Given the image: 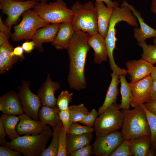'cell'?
Listing matches in <instances>:
<instances>
[{"instance_id":"836d02e7","label":"cell","mask_w":156,"mask_h":156,"mask_svg":"<svg viewBox=\"0 0 156 156\" xmlns=\"http://www.w3.org/2000/svg\"><path fill=\"white\" fill-rule=\"evenodd\" d=\"M73 93L68 91H62L56 99V106L60 111L69 109V104L71 102Z\"/></svg>"},{"instance_id":"3957f363","label":"cell","mask_w":156,"mask_h":156,"mask_svg":"<svg viewBox=\"0 0 156 156\" xmlns=\"http://www.w3.org/2000/svg\"><path fill=\"white\" fill-rule=\"evenodd\" d=\"M70 9L73 12L71 23L75 31L81 30L90 36L98 33L97 12L92 1L84 3L76 1Z\"/></svg>"},{"instance_id":"ee69618b","label":"cell","mask_w":156,"mask_h":156,"mask_svg":"<svg viewBox=\"0 0 156 156\" xmlns=\"http://www.w3.org/2000/svg\"><path fill=\"white\" fill-rule=\"evenodd\" d=\"M145 108L151 113L156 114V98L144 104Z\"/></svg>"},{"instance_id":"74e56055","label":"cell","mask_w":156,"mask_h":156,"mask_svg":"<svg viewBox=\"0 0 156 156\" xmlns=\"http://www.w3.org/2000/svg\"><path fill=\"white\" fill-rule=\"evenodd\" d=\"M58 115L65 130L67 133L70 121V114L69 109L65 110L60 111Z\"/></svg>"},{"instance_id":"1f68e13d","label":"cell","mask_w":156,"mask_h":156,"mask_svg":"<svg viewBox=\"0 0 156 156\" xmlns=\"http://www.w3.org/2000/svg\"><path fill=\"white\" fill-rule=\"evenodd\" d=\"M146 114L151 131V148L154 151L156 147V114H153L141 105Z\"/></svg>"},{"instance_id":"f907efd6","label":"cell","mask_w":156,"mask_h":156,"mask_svg":"<svg viewBox=\"0 0 156 156\" xmlns=\"http://www.w3.org/2000/svg\"><path fill=\"white\" fill-rule=\"evenodd\" d=\"M6 70L4 62L2 59L0 57V74L1 75L4 73Z\"/></svg>"},{"instance_id":"8992f818","label":"cell","mask_w":156,"mask_h":156,"mask_svg":"<svg viewBox=\"0 0 156 156\" xmlns=\"http://www.w3.org/2000/svg\"><path fill=\"white\" fill-rule=\"evenodd\" d=\"M32 10L42 19L48 23L59 24L66 22H71L73 12L63 0L55 1L39 2Z\"/></svg>"},{"instance_id":"ac0fdd59","label":"cell","mask_w":156,"mask_h":156,"mask_svg":"<svg viewBox=\"0 0 156 156\" xmlns=\"http://www.w3.org/2000/svg\"><path fill=\"white\" fill-rule=\"evenodd\" d=\"M122 5L128 6L139 22L140 28L135 27L133 30L134 37L138 42L145 41L152 37H156V29L151 27L144 22L140 13L133 6L129 4L125 0L123 1Z\"/></svg>"},{"instance_id":"681fc988","label":"cell","mask_w":156,"mask_h":156,"mask_svg":"<svg viewBox=\"0 0 156 156\" xmlns=\"http://www.w3.org/2000/svg\"><path fill=\"white\" fill-rule=\"evenodd\" d=\"M155 98H156V81H153L151 89V99Z\"/></svg>"},{"instance_id":"7c38bea8","label":"cell","mask_w":156,"mask_h":156,"mask_svg":"<svg viewBox=\"0 0 156 156\" xmlns=\"http://www.w3.org/2000/svg\"><path fill=\"white\" fill-rule=\"evenodd\" d=\"M153 82L149 75L137 81L129 83L132 96L130 106L135 108L151 100Z\"/></svg>"},{"instance_id":"816d5d0a","label":"cell","mask_w":156,"mask_h":156,"mask_svg":"<svg viewBox=\"0 0 156 156\" xmlns=\"http://www.w3.org/2000/svg\"><path fill=\"white\" fill-rule=\"evenodd\" d=\"M150 76L153 81H156V66H153Z\"/></svg>"},{"instance_id":"30bf717a","label":"cell","mask_w":156,"mask_h":156,"mask_svg":"<svg viewBox=\"0 0 156 156\" xmlns=\"http://www.w3.org/2000/svg\"><path fill=\"white\" fill-rule=\"evenodd\" d=\"M37 1L29 0L19 1L14 0H0V9L7 15L6 25L11 30L24 12L33 8Z\"/></svg>"},{"instance_id":"b9f144b4","label":"cell","mask_w":156,"mask_h":156,"mask_svg":"<svg viewBox=\"0 0 156 156\" xmlns=\"http://www.w3.org/2000/svg\"><path fill=\"white\" fill-rule=\"evenodd\" d=\"M24 51L21 46H18L14 48L11 53V55L12 56H15L18 57L20 60H22L25 58Z\"/></svg>"},{"instance_id":"4dcf8cb0","label":"cell","mask_w":156,"mask_h":156,"mask_svg":"<svg viewBox=\"0 0 156 156\" xmlns=\"http://www.w3.org/2000/svg\"><path fill=\"white\" fill-rule=\"evenodd\" d=\"M143 50L142 58L152 64L156 63V44H147L145 41L138 42Z\"/></svg>"},{"instance_id":"f35d334b","label":"cell","mask_w":156,"mask_h":156,"mask_svg":"<svg viewBox=\"0 0 156 156\" xmlns=\"http://www.w3.org/2000/svg\"><path fill=\"white\" fill-rule=\"evenodd\" d=\"M92 145L89 144L71 153L70 156H90L92 155Z\"/></svg>"},{"instance_id":"e575fe53","label":"cell","mask_w":156,"mask_h":156,"mask_svg":"<svg viewBox=\"0 0 156 156\" xmlns=\"http://www.w3.org/2000/svg\"><path fill=\"white\" fill-rule=\"evenodd\" d=\"M67 133L62 124L59 131L58 149L57 156H67L66 152Z\"/></svg>"},{"instance_id":"cb8c5ba5","label":"cell","mask_w":156,"mask_h":156,"mask_svg":"<svg viewBox=\"0 0 156 156\" xmlns=\"http://www.w3.org/2000/svg\"><path fill=\"white\" fill-rule=\"evenodd\" d=\"M60 111L56 106L51 107L42 105L39 112V120L49 125L52 129L54 128L62 123L58 115Z\"/></svg>"},{"instance_id":"8d00e7d4","label":"cell","mask_w":156,"mask_h":156,"mask_svg":"<svg viewBox=\"0 0 156 156\" xmlns=\"http://www.w3.org/2000/svg\"><path fill=\"white\" fill-rule=\"evenodd\" d=\"M99 116L98 112L93 108L88 114L79 122L80 124L91 127H93L94 122Z\"/></svg>"},{"instance_id":"60d3db41","label":"cell","mask_w":156,"mask_h":156,"mask_svg":"<svg viewBox=\"0 0 156 156\" xmlns=\"http://www.w3.org/2000/svg\"><path fill=\"white\" fill-rule=\"evenodd\" d=\"M6 135L3 121L0 118V144L1 146H6L8 142L5 139Z\"/></svg>"},{"instance_id":"7a4b0ae2","label":"cell","mask_w":156,"mask_h":156,"mask_svg":"<svg viewBox=\"0 0 156 156\" xmlns=\"http://www.w3.org/2000/svg\"><path fill=\"white\" fill-rule=\"evenodd\" d=\"M121 21L126 22L131 26L135 27H138V19L128 6L122 5L121 8L118 6L114 8L107 33L105 38L110 68L114 72L118 71L120 68L114 61L113 52L117 40L116 36L115 26L118 23Z\"/></svg>"},{"instance_id":"d590c367","label":"cell","mask_w":156,"mask_h":156,"mask_svg":"<svg viewBox=\"0 0 156 156\" xmlns=\"http://www.w3.org/2000/svg\"><path fill=\"white\" fill-rule=\"evenodd\" d=\"M110 156H131L130 140L124 139Z\"/></svg>"},{"instance_id":"11a10c76","label":"cell","mask_w":156,"mask_h":156,"mask_svg":"<svg viewBox=\"0 0 156 156\" xmlns=\"http://www.w3.org/2000/svg\"><path fill=\"white\" fill-rule=\"evenodd\" d=\"M14 0L19 1H25V0Z\"/></svg>"},{"instance_id":"8fae6325","label":"cell","mask_w":156,"mask_h":156,"mask_svg":"<svg viewBox=\"0 0 156 156\" xmlns=\"http://www.w3.org/2000/svg\"><path fill=\"white\" fill-rule=\"evenodd\" d=\"M124 140L121 131L118 130L96 137L92 145V155L110 156Z\"/></svg>"},{"instance_id":"f5cc1de1","label":"cell","mask_w":156,"mask_h":156,"mask_svg":"<svg viewBox=\"0 0 156 156\" xmlns=\"http://www.w3.org/2000/svg\"><path fill=\"white\" fill-rule=\"evenodd\" d=\"M155 156V152L154 150L151 148L149 151L147 156Z\"/></svg>"},{"instance_id":"484cf974","label":"cell","mask_w":156,"mask_h":156,"mask_svg":"<svg viewBox=\"0 0 156 156\" xmlns=\"http://www.w3.org/2000/svg\"><path fill=\"white\" fill-rule=\"evenodd\" d=\"M0 118L2 120L6 135L12 140L19 136L16 127L20 121L19 116L7 115L2 113Z\"/></svg>"},{"instance_id":"7dc6e473","label":"cell","mask_w":156,"mask_h":156,"mask_svg":"<svg viewBox=\"0 0 156 156\" xmlns=\"http://www.w3.org/2000/svg\"><path fill=\"white\" fill-rule=\"evenodd\" d=\"M0 32L11 34V30L6 25L4 24L1 16H0Z\"/></svg>"},{"instance_id":"277c9868","label":"cell","mask_w":156,"mask_h":156,"mask_svg":"<svg viewBox=\"0 0 156 156\" xmlns=\"http://www.w3.org/2000/svg\"><path fill=\"white\" fill-rule=\"evenodd\" d=\"M52 134L51 128L37 135L19 136L6 146L25 156H41Z\"/></svg>"},{"instance_id":"d6986e66","label":"cell","mask_w":156,"mask_h":156,"mask_svg":"<svg viewBox=\"0 0 156 156\" xmlns=\"http://www.w3.org/2000/svg\"><path fill=\"white\" fill-rule=\"evenodd\" d=\"M94 5L97 17L98 33L105 38L113 13L114 8L106 6L103 2L95 1Z\"/></svg>"},{"instance_id":"44dd1931","label":"cell","mask_w":156,"mask_h":156,"mask_svg":"<svg viewBox=\"0 0 156 156\" xmlns=\"http://www.w3.org/2000/svg\"><path fill=\"white\" fill-rule=\"evenodd\" d=\"M88 43L94 50L95 63L100 64L103 61H107L108 56L105 38L98 33L90 36Z\"/></svg>"},{"instance_id":"5bb4252c","label":"cell","mask_w":156,"mask_h":156,"mask_svg":"<svg viewBox=\"0 0 156 156\" xmlns=\"http://www.w3.org/2000/svg\"><path fill=\"white\" fill-rule=\"evenodd\" d=\"M125 64L127 73L131 78V82L137 81L150 75L153 66L142 58L128 61Z\"/></svg>"},{"instance_id":"4fadbf2b","label":"cell","mask_w":156,"mask_h":156,"mask_svg":"<svg viewBox=\"0 0 156 156\" xmlns=\"http://www.w3.org/2000/svg\"><path fill=\"white\" fill-rule=\"evenodd\" d=\"M19 116L20 120L16 130L19 135H37L51 128L49 126L34 120L25 113Z\"/></svg>"},{"instance_id":"e0dca14e","label":"cell","mask_w":156,"mask_h":156,"mask_svg":"<svg viewBox=\"0 0 156 156\" xmlns=\"http://www.w3.org/2000/svg\"><path fill=\"white\" fill-rule=\"evenodd\" d=\"M0 111L7 115L20 116L24 113L15 92H8L0 97Z\"/></svg>"},{"instance_id":"9c48e42d","label":"cell","mask_w":156,"mask_h":156,"mask_svg":"<svg viewBox=\"0 0 156 156\" xmlns=\"http://www.w3.org/2000/svg\"><path fill=\"white\" fill-rule=\"evenodd\" d=\"M30 82L23 80L22 85L18 88L17 94L24 113L31 118L39 120V112L42 105L37 94L30 90Z\"/></svg>"},{"instance_id":"6da1fadb","label":"cell","mask_w":156,"mask_h":156,"mask_svg":"<svg viewBox=\"0 0 156 156\" xmlns=\"http://www.w3.org/2000/svg\"><path fill=\"white\" fill-rule=\"evenodd\" d=\"M90 35L81 30L75 31L66 49L69 60L67 81L70 88L80 91L86 87L85 74L86 57L91 47Z\"/></svg>"},{"instance_id":"d6a6232c","label":"cell","mask_w":156,"mask_h":156,"mask_svg":"<svg viewBox=\"0 0 156 156\" xmlns=\"http://www.w3.org/2000/svg\"><path fill=\"white\" fill-rule=\"evenodd\" d=\"M94 131L93 127L82 125L77 122L70 124L67 134L71 135H78L86 133H91Z\"/></svg>"},{"instance_id":"d4e9b609","label":"cell","mask_w":156,"mask_h":156,"mask_svg":"<svg viewBox=\"0 0 156 156\" xmlns=\"http://www.w3.org/2000/svg\"><path fill=\"white\" fill-rule=\"evenodd\" d=\"M92 133L78 135L67 134L66 152L67 156L72 152L90 144L93 139Z\"/></svg>"},{"instance_id":"83f0119b","label":"cell","mask_w":156,"mask_h":156,"mask_svg":"<svg viewBox=\"0 0 156 156\" xmlns=\"http://www.w3.org/2000/svg\"><path fill=\"white\" fill-rule=\"evenodd\" d=\"M13 49L9 41L0 46V57L3 61L7 70L10 69L14 64L20 60L18 57L12 56L11 53Z\"/></svg>"},{"instance_id":"bcb514c9","label":"cell","mask_w":156,"mask_h":156,"mask_svg":"<svg viewBox=\"0 0 156 156\" xmlns=\"http://www.w3.org/2000/svg\"><path fill=\"white\" fill-rule=\"evenodd\" d=\"M95 1H101L105 3L107 6L109 8H114L119 6V3L117 1H113L112 0H92Z\"/></svg>"},{"instance_id":"9a60e30c","label":"cell","mask_w":156,"mask_h":156,"mask_svg":"<svg viewBox=\"0 0 156 156\" xmlns=\"http://www.w3.org/2000/svg\"><path fill=\"white\" fill-rule=\"evenodd\" d=\"M58 82L53 81L48 74L45 81L37 91L42 105L49 107L56 106L57 99L55 96L56 91L60 88Z\"/></svg>"},{"instance_id":"ffe728a7","label":"cell","mask_w":156,"mask_h":156,"mask_svg":"<svg viewBox=\"0 0 156 156\" xmlns=\"http://www.w3.org/2000/svg\"><path fill=\"white\" fill-rule=\"evenodd\" d=\"M75 32L70 22L61 23L52 45L58 50L66 49Z\"/></svg>"},{"instance_id":"603a6c76","label":"cell","mask_w":156,"mask_h":156,"mask_svg":"<svg viewBox=\"0 0 156 156\" xmlns=\"http://www.w3.org/2000/svg\"><path fill=\"white\" fill-rule=\"evenodd\" d=\"M110 75L112 79L102 105L98 112L99 116L112 104L116 103L118 94V86L120 82L119 76L113 72Z\"/></svg>"},{"instance_id":"7402d4cb","label":"cell","mask_w":156,"mask_h":156,"mask_svg":"<svg viewBox=\"0 0 156 156\" xmlns=\"http://www.w3.org/2000/svg\"><path fill=\"white\" fill-rule=\"evenodd\" d=\"M131 156H147L151 148V135L140 136L130 140Z\"/></svg>"},{"instance_id":"f546056e","label":"cell","mask_w":156,"mask_h":156,"mask_svg":"<svg viewBox=\"0 0 156 156\" xmlns=\"http://www.w3.org/2000/svg\"><path fill=\"white\" fill-rule=\"evenodd\" d=\"M60 125L53 129V134L51 142L49 146L46 148L41 156H57L58 149V136Z\"/></svg>"},{"instance_id":"7bdbcfd3","label":"cell","mask_w":156,"mask_h":156,"mask_svg":"<svg viewBox=\"0 0 156 156\" xmlns=\"http://www.w3.org/2000/svg\"><path fill=\"white\" fill-rule=\"evenodd\" d=\"M21 47L24 51L29 53H31L35 47V44L33 40L24 42Z\"/></svg>"},{"instance_id":"5b68a950","label":"cell","mask_w":156,"mask_h":156,"mask_svg":"<svg viewBox=\"0 0 156 156\" xmlns=\"http://www.w3.org/2000/svg\"><path fill=\"white\" fill-rule=\"evenodd\" d=\"M122 110L124 119L121 131L124 139L151 135L147 116L142 105L131 110Z\"/></svg>"},{"instance_id":"2e32d148","label":"cell","mask_w":156,"mask_h":156,"mask_svg":"<svg viewBox=\"0 0 156 156\" xmlns=\"http://www.w3.org/2000/svg\"><path fill=\"white\" fill-rule=\"evenodd\" d=\"M60 24H49L36 31L31 39L34 42L38 50L43 53L44 51L43 44L52 43L54 41Z\"/></svg>"},{"instance_id":"52a82bcc","label":"cell","mask_w":156,"mask_h":156,"mask_svg":"<svg viewBox=\"0 0 156 156\" xmlns=\"http://www.w3.org/2000/svg\"><path fill=\"white\" fill-rule=\"evenodd\" d=\"M120 104L114 103L107 108L97 117L93 128L96 137L102 136L122 128L124 119Z\"/></svg>"},{"instance_id":"ab89813d","label":"cell","mask_w":156,"mask_h":156,"mask_svg":"<svg viewBox=\"0 0 156 156\" xmlns=\"http://www.w3.org/2000/svg\"><path fill=\"white\" fill-rule=\"evenodd\" d=\"M6 146H0V156H21L22 154L19 151H14Z\"/></svg>"},{"instance_id":"c3c4849f","label":"cell","mask_w":156,"mask_h":156,"mask_svg":"<svg viewBox=\"0 0 156 156\" xmlns=\"http://www.w3.org/2000/svg\"><path fill=\"white\" fill-rule=\"evenodd\" d=\"M151 11L153 13L156 14V0H152L151 5ZM154 44H156V37L153 39Z\"/></svg>"},{"instance_id":"4316f807","label":"cell","mask_w":156,"mask_h":156,"mask_svg":"<svg viewBox=\"0 0 156 156\" xmlns=\"http://www.w3.org/2000/svg\"><path fill=\"white\" fill-rule=\"evenodd\" d=\"M125 75H121L119 76L121 85L120 89L122 98L119 107L120 109H129L132 99L129 83L127 81Z\"/></svg>"},{"instance_id":"f1b7e54d","label":"cell","mask_w":156,"mask_h":156,"mask_svg":"<svg viewBox=\"0 0 156 156\" xmlns=\"http://www.w3.org/2000/svg\"><path fill=\"white\" fill-rule=\"evenodd\" d=\"M70 114V123L79 122L82 120L89 113L87 107L83 103L77 105L69 106Z\"/></svg>"},{"instance_id":"db71d44e","label":"cell","mask_w":156,"mask_h":156,"mask_svg":"<svg viewBox=\"0 0 156 156\" xmlns=\"http://www.w3.org/2000/svg\"><path fill=\"white\" fill-rule=\"evenodd\" d=\"M32 0L35 1H36L38 2H46L47 0Z\"/></svg>"},{"instance_id":"9f6ffc18","label":"cell","mask_w":156,"mask_h":156,"mask_svg":"<svg viewBox=\"0 0 156 156\" xmlns=\"http://www.w3.org/2000/svg\"><path fill=\"white\" fill-rule=\"evenodd\" d=\"M155 156H156V147L155 148Z\"/></svg>"},{"instance_id":"f6af8a7d","label":"cell","mask_w":156,"mask_h":156,"mask_svg":"<svg viewBox=\"0 0 156 156\" xmlns=\"http://www.w3.org/2000/svg\"><path fill=\"white\" fill-rule=\"evenodd\" d=\"M11 34L0 32V46L6 42L9 41Z\"/></svg>"},{"instance_id":"ba28073f","label":"cell","mask_w":156,"mask_h":156,"mask_svg":"<svg viewBox=\"0 0 156 156\" xmlns=\"http://www.w3.org/2000/svg\"><path fill=\"white\" fill-rule=\"evenodd\" d=\"M22 15L21 21L14 26V32L11 35L12 39L14 42L31 39L38 29L50 24L31 9L25 11Z\"/></svg>"},{"instance_id":"6f0895ef","label":"cell","mask_w":156,"mask_h":156,"mask_svg":"<svg viewBox=\"0 0 156 156\" xmlns=\"http://www.w3.org/2000/svg\"></svg>"}]
</instances>
